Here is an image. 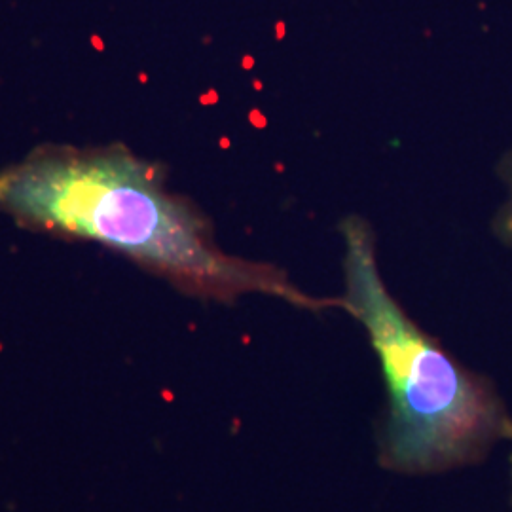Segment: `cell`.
Instances as JSON below:
<instances>
[{"mask_svg": "<svg viewBox=\"0 0 512 512\" xmlns=\"http://www.w3.org/2000/svg\"><path fill=\"white\" fill-rule=\"evenodd\" d=\"M512 442V440H511ZM511 478H512V454H511Z\"/></svg>", "mask_w": 512, "mask_h": 512, "instance_id": "cell-4", "label": "cell"}, {"mask_svg": "<svg viewBox=\"0 0 512 512\" xmlns=\"http://www.w3.org/2000/svg\"><path fill=\"white\" fill-rule=\"evenodd\" d=\"M503 222H505V232H507V236H511L512 238V173L511 198H509V203H507V209H505V217H503Z\"/></svg>", "mask_w": 512, "mask_h": 512, "instance_id": "cell-3", "label": "cell"}, {"mask_svg": "<svg viewBox=\"0 0 512 512\" xmlns=\"http://www.w3.org/2000/svg\"><path fill=\"white\" fill-rule=\"evenodd\" d=\"M0 213L35 232L101 243L205 300L266 294L304 310H344L342 296L304 293L272 264L224 253L211 222L167 188L160 167L120 145L35 148L0 171Z\"/></svg>", "mask_w": 512, "mask_h": 512, "instance_id": "cell-1", "label": "cell"}, {"mask_svg": "<svg viewBox=\"0 0 512 512\" xmlns=\"http://www.w3.org/2000/svg\"><path fill=\"white\" fill-rule=\"evenodd\" d=\"M340 232L346 243L344 310L365 327L387 389L380 463L401 475H439L480 463L501 440H512V416L501 395L389 293L365 220H344Z\"/></svg>", "mask_w": 512, "mask_h": 512, "instance_id": "cell-2", "label": "cell"}]
</instances>
